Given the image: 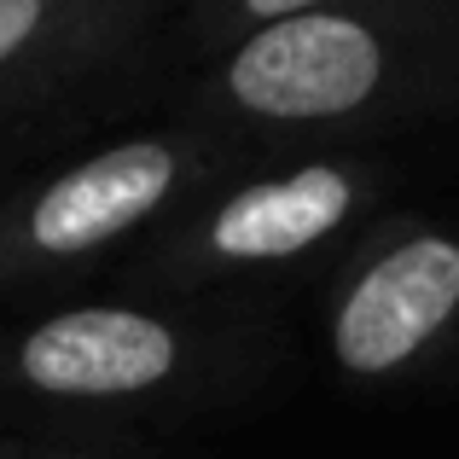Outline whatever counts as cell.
Segmentation results:
<instances>
[{"label":"cell","instance_id":"cell-1","mask_svg":"<svg viewBox=\"0 0 459 459\" xmlns=\"http://www.w3.org/2000/svg\"><path fill=\"white\" fill-rule=\"evenodd\" d=\"M245 372L250 325L221 297H65L0 325V419L18 430L152 442Z\"/></svg>","mask_w":459,"mask_h":459},{"label":"cell","instance_id":"cell-2","mask_svg":"<svg viewBox=\"0 0 459 459\" xmlns=\"http://www.w3.org/2000/svg\"><path fill=\"white\" fill-rule=\"evenodd\" d=\"M233 140L204 123H157L0 175V308H47L93 285L227 175Z\"/></svg>","mask_w":459,"mask_h":459},{"label":"cell","instance_id":"cell-3","mask_svg":"<svg viewBox=\"0 0 459 459\" xmlns=\"http://www.w3.org/2000/svg\"><path fill=\"white\" fill-rule=\"evenodd\" d=\"M360 204V175L349 163H291L280 175L215 180L186 198L163 227L117 262L123 291L163 297H221L250 273L285 268V262L320 250L343 233Z\"/></svg>","mask_w":459,"mask_h":459},{"label":"cell","instance_id":"cell-4","mask_svg":"<svg viewBox=\"0 0 459 459\" xmlns=\"http://www.w3.org/2000/svg\"><path fill=\"white\" fill-rule=\"evenodd\" d=\"M175 0H0V175L152 65Z\"/></svg>","mask_w":459,"mask_h":459},{"label":"cell","instance_id":"cell-5","mask_svg":"<svg viewBox=\"0 0 459 459\" xmlns=\"http://www.w3.org/2000/svg\"><path fill=\"white\" fill-rule=\"evenodd\" d=\"M459 314V238L419 233L378 250L332 308V360L349 378L413 367Z\"/></svg>","mask_w":459,"mask_h":459},{"label":"cell","instance_id":"cell-6","mask_svg":"<svg viewBox=\"0 0 459 459\" xmlns=\"http://www.w3.org/2000/svg\"><path fill=\"white\" fill-rule=\"evenodd\" d=\"M0 459H169L157 442L134 437H76V430H18L0 442Z\"/></svg>","mask_w":459,"mask_h":459},{"label":"cell","instance_id":"cell-7","mask_svg":"<svg viewBox=\"0 0 459 459\" xmlns=\"http://www.w3.org/2000/svg\"><path fill=\"white\" fill-rule=\"evenodd\" d=\"M6 437H18V425H6V419H0V442H6Z\"/></svg>","mask_w":459,"mask_h":459}]
</instances>
